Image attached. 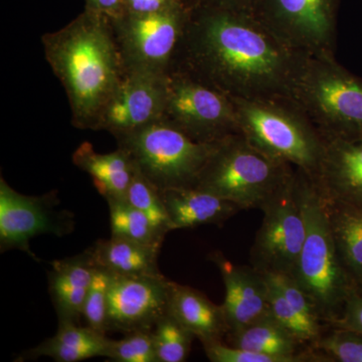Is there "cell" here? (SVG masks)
<instances>
[{"label": "cell", "mask_w": 362, "mask_h": 362, "mask_svg": "<svg viewBox=\"0 0 362 362\" xmlns=\"http://www.w3.org/2000/svg\"><path fill=\"white\" fill-rule=\"evenodd\" d=\"M307 56L281 42L252 13L195 7L173 71L230 98L289 97Z\"/></svg>", "instance_id": "1"}, {"label": "cell", "mask_w": 362, "mask_h": 362, "mask_svg": "<svg viewBox=\"0 0 362 362\" xmlns=\"http://www.w3.org/2000/svg\"><path fill=\"white\" fill-rule=\"evenodd\" d=\"M45 59L68 98L71 124L98 131L125 76L108 16L84 9L61 30L42 35Z\"/></svg>", "instance_id": "2"}, {"label": "cell", "mask_w": 362, "mask_h": 362, "mask_svg": "<svg viewBox=\"0 0 362 362\" xmlns=\"http://www.w3.org/2000/svg\"><path fill=\"white\" fill-rule=\"evenodd\" d=\"M297 169L306 223V237L292 277L310 298L324 325L341 315L358 286L343 265L328 216L326 199L315 180Z\"/></svg>", "instance_id": "3"}, {"label": "cell", "mask_w": 362, "mask_h": 362, "mask_svg": "<svg viewBox=\"0 0 362 362\" xmlns=\"http://www.w3.org/2000/svg\"><path fill=\"white\" fill-rule=\"evenodd\" d=\"M240 132L267 156L314 177L325 138L290 97L232 98Z\"/></svg>", "instance_id": "4"}, {"label": "cell", "mask_w": 362, "mask_h": 362, "mask_svg": "<svg viewBox=\"0 0 362 362\" xmlns=\"http://www.w3.org/2000/svg\"><path fill=\"white\" fill-rule=\"evenodd\" d=\"M289 97L326 140L362 142V78L340 65L335 54H308Z\"/></svg>", "instance_id": "5"}, {"label": "cell", "mask_w": 362, "mask_h": 362, "mask_svg": "<svg viewBox=\"0 0 362 362\" xmlns=\"http://www.w3.org/2000/svg\"><path fill=\"white\" fill-rule=\"evenodd\" d=\"M296 168L257 149L242 133L221 140L194 187L232 202L242 211L263 209Z\"/></svg>", "instance_id": "6"}, {"label": "cell", "mask_w": 362, "mask_h": 362, "mask_svg": "<svg viewBox=\"0 0 362 362\" xmlns=\"http://www.w3.org/2000/svg\"><path fill=\"white\" fill-rule=\"evenodd\" d=\"M136 168L160 192L194 187L218 143L194 141L165 121L116 137Z\"/></svg>", "instance_id": "7"}, {"label": "cell", "mask_w": 362, "mask_h": 362, "mask_svg": "<svg viewBox=\"0 0 362 362\" xmlns=\"http://www.w3.org/2000/svg\"><path fill=\"white\" fill-rule=\"evenodd\" d=\"M194 7H180L166 13H125L111 20L126 71L168 76L192 18Z\"/></svg>", "instance_id": "8"}, {"label": "cell", "mask_w": 362, "mask_h": 362, "mask_svg": "<svg viewBox=\"0 0 362 362\" xmlns=\"http://www.w3.org/2000/svg\"><path fill=\"white\" fill-rule=\"evenodd\" d=\"M161 120L201 143L240 133L232 98L180 70L168 75Z\"/></svg>", "instance_id": "9"}, {"label": "cell", "mask_w": 362, "mask_h": 362, "mask_svg": "<svg viewBox=\"0 0 362 362\" xmlns=\"http://www.w3.org/2000/svg\"><path fill=\"white\" fill-rule=\"evenodd\" d=\"M262 211L264 218L251 249V265L264 273L292 276L306 237L297 169Z\"/></svg>", "instance_id": "10"}, {"label": "cell", "mask_w": 362, "mask_h": 362, "mask_svg": "<svg viewBox=\"0 0 362 362\" xmlns=\"http://www.w3.org/2000/svg\"><path fill=\"white\" fill-rule=\"evenodd\" d=\"M340 0H259L254 16L294 51L335 54Z\"/></svg>", "instance_id": "11"}, {"label": "cell", "mask_w": 362, "mask_h": 362, "mask_svg": "<svg viewBox=\"0 0 362 362\" xmlns=\"http://www.w3.org/2000/svg\"><path fill=\"white\" fill-rule=\"evenodd\" d=\"M58 190L40 197L20 194L4 177L0 180V249L20 250L35 261L40 259L30 250V240L51 233L64 237L75 228L74 214L57 209Z\"/></svg>", "instance_id": "12"}, {"label": "cell", "mask_w": 362, "mask_h": 362, "mask_svg": "<svg viewBox=\"0 0 362 362\" xmlns=\"http://www.w3.org/2000/svg\"><path fill=\"white\" fill-rule=\"evenodd\" d=\"M170 280L165 276L112 275L108 298V332L129 334L152 331L168 312Z\"/></svg>", "instance_id": "13"}, {"label": "cell", "mask_w": 362, "mask_h": 362, "mask_svg": "<svg viewBox=\"0 0 362 362\" xmlns=\"http://www.w3.org/2000/svg\"><path fill=\"white\" fill-rule=\"evenodd\" d=\"M168 78L143 71H126L102 116L98 131H107L116 138L160 121Z\"/></svg>", "instance_id": "14"}, {"label": "cell", "mask_w": 362, "mask_h": 362, "mask_svg": "<svg viewBox=\"0 0 362 362\" xmlns=\"http://www.w3.org/2000/svg\"><path fill=\"white\" fill-rule=\"evenodd\" d=\"M209 259L218 267L225 285V301L221 305L228 334L268 315L269 284L264 272L252 265H235L218 251L211 252Z\"/></svg>", "instance_id": "15"}, {"label": "cell", "mask_w": 362, "mask_h": 362, "mask_svg": "<svg viewBox=\"0 0 362 362\" xmlns=\"http://www.w3.org/2000/svg\"><path fill=\"white\" fill-rule=\"evenodd\" d=\"M313 180L327 201L362 209V142L326 140Z\"/></svg>", "instance_id": "16"}, {"label": "cell", "mask_w": 362, "mask_h": 362, "mask_svg": "<svg viewBox=\"0 0 362 362\" xmlns=\"http://www.w3.org/2000/svg\"><path fill=\"white\" fill-rule=\"evenodd\" d=\"M96 268L89 249L77 256L52 262L49 293L59 322L81 320Z\"/></svg>", "instance_id": "17"}, {"label": "cell", "mask_w": 362, "mask_h": 362, "mask_svg": "<svg viewBox=\"0 0 362 362\" xmlns=\"http://www.w3.org/2000/svg\"><path fill=\"white\" fill-rule=\"evenodd\" d=\"M168 312L202 345L223 341L228 333L223 305L214 304L201 291L170 281Z\"/></svg>", "instance_id": "18"}, {"label": "cell", "mask_w": 362, "mask_h": 362, "mask_svg": "<svg viewBox=\"0 0 362 362\" xmlns=\"http://www.w3.org/2000/svg\"><path fill=\"white\" fill-rule=\"evenodd\" d=\"M161 197L175 230L221 226L242 211L233 202L197 187L163 190Z\"/></svg>", "instance_id": "19"}, {"label": "cell", "mask_w": 362, "mask_h": 362, "mask_svg": "<svg viewBox=\"0 0 362 362\" xmlns=\"http://www.w3.org/2000/svg\"><path fill=\"white\" fill-rule=\"evenodd\" d=\"M74 164L92 178L98 192L108 201H125L136 173L132 158L118 147L110 153H98L89 142H83L71 156Z\"/></svg>", "instance_id": "20"}, {"label": "cell", "mask_w": 362, "mask_h": 362, "mask_svg": "<svg viewBox=\"0 0 362 362\" xmlns=\"http://www.w3.org/2000/svg\"><path fill=\"white\" fill-rule=\"evenodd\" d=\"M226 341L232 346L276 357L280 362H316L309 346L300 342L270 314L230 333Z\"/></svg>", "instance_id": "21"}, {"label": "cell", "mask_w": 362, "mask_h": 362, "mask_svg": "<svg viewBox=\"0 0 362 362\" xmlns=\"http://www.w3.org/2000/svg\"><path fill=\"white\" fill-rule=\"evenodd\" d=\"M111 339L92 328L75 322H59L56 334L25 352L20 361L49 357L58 362H78L94 357L106 358Z\"/></svg>", "instance_id": "22"}, {"label": "cell", "mask_w": 362, "mask_h": 362, "mask_svg": "<svg viewBox=\"0 0 362 362\" xmlns=\"http://www.w3.org/2000/svg\"><path fill=\"white\" fill-rule=\"evenodd\" d=\"M97 268L116 276H161L160 249L111 235L89 247Z\"/></svg>", "instance_id": "23"}, {"label": "cell", "mask_w": 362, "mask_h": 362, "mask_svg": "<svg viewBox=\"0 0 362 362\" xmlns=\"http://www.w3.org/2000/svg\"><path fill=\"white\" fill-rule=\"evenodd\" d=\"M326 206L343 265L362 289V209L327 199Z\"/></svg>", "instance_id": "24"}, {"label": "cell", "mask_w": 362, "mask_h": 362, "mask_svg": "<svg viewBox=\"0 0 362 362\" xmlns=\"http://www.w3.org/2000/svg\"><path fill=\"white\" fill-rule=\"evenodd\" d=\"M111 233L161 249L166 235L152 225L145 214L131 206L127 201H108Z\"/></svg>", "instance_id": "25"}, {"label": "cell", "mask_w": 362, "mask_h": 362, "mask_svg": "<svg viewBox=\"0 0 362 362\" xmlns=\"http://www.w3.org/2000/svg\"><path fill=\"white\" fill-rule=\"evenodd\" d=\"M152 337L158 362L187 361L195 338L169 312L156 324L152 329Z\"/></svg>", "instance_id": "26"}, {"label": "cell", "mask_w": 362, "mask_h": 362, "mask_svg": "<svg viewBox=\"0 0 362 362\" xmlns=\"http://www.w3.org/2000/svg\"><path fill=\"white\" fill-rule=\"evenodd\" d=\"M329 332L309 346L318 362H362V333L347 328L328 327Z\"/></svg>", "instance_id": "27"}, {"label": "cell", "mask_w": 362, "mask_h": 362, "mask_svg": "<svg viewBox=\"0 0 362 362\" xmlns=\"http://www.w3.org/2000/svg\"><path fill=\"white\" fill-rule=\"evenodd\" d=\"M126 201L145 214L152 225L164 235L175 230L162 199L160 190L147 180L137 168L126 195Z\"/></svg>", "instance_id": "28"}, {"label": "cell", "mask_w": 362, "mask_h": 362, "mask_svg": "<svg viewBox=\"0 0 362 362\" xmlns=\"http://www.w3.org/2000/svg\"><path fill=\"white\" fill-rule=\"evenodd\" d=\"M112 275L103 269L96 268L89 291L86 297L82 318L86 325L97 332L108 333V298Z\"/></svg>", "instance_id": "29"}, {"label": "cell", "mask_w": 362, "mask_h": 362, "mask_svg": "<svg viewBox=\"0 0 362 362\" xmlns=\"http://www.w3.org/2000/svg\"><path fill=\"white\" fill-rule=\"evenodd\" d=\"M265 275L269 284V314L300 342L310 346L317 341L315 335L305 325L296 312L293 310L277 283L269 274L265 273Z\"/></svg>", "instance_id": "30"}, {"label": "cell", "mask_w": 362, "mask_h": 362, "mask_svg": "<svg viewBox=\"0 0 362 362\" xmlns=\"http://www.w3.org/2000/svg\"><path fill=\"white\" fill-rule=\"evenodd\" d=\"M106 358L117 362H158L152 331H135L122 339H111Z\"/></svg>", "instance_id": "31"}, {"label": "cell", "mask_w": 362, "mask_h": 362, "mask_svg": "<svg viewBox=\"0 0 362 362\" xmlns=\"http://www.w3.org/2000/svg\"><path fill=\"white\" fill-rule=\"evenodd\" d=\"M202 346L207 358L213 362H280L276 357L239 349L223 341L209 343Z\"/></svg>", "instance_id": "32"}, {"label": "cell", "mask_w": 362, "mask_h": 362, "mask_svg": "<svg viewBox=\"0 0 362 362\" xmlns=\"http://www.w3.org/2000/svg\"><path fill=\"white\" fill-rule=\"evenodd\" d=\"M125 13L154 14L166 13L180 7H194L192 0H124Z\"/></svg>", "instance_id": "33"}, {"label": "cell", "mask_w": 362, "mask_h": 362, "mask_svg": "<svg viewBox=\"0 0 362 362\" xmlns=\"http://www.w3.org/2000/svg\"><path fill=\"white\" fill-rule=\"evenodd\" d=\"M327 327L347 328L362 333V289L356 290L350 295L341 315Z\"/></svg>", "instance_id": "34"}, {"label": "cell", "mask_w": 362, "mask_h": 362, "mask_svg": "<svg viewBox=\"0 0 362 362\" xmlns=\"http://www.w3.org/2000/svg\"><path fill=\"white\" fill-rule=\"evenodd\" d=\"M259 0H192L195 7L254 14Z\"/></svg>", "instance_id": "35"}, {"label": "cell", "mask_w": 362, "mask_h": 362, "mask_svg": "<svg viewBox=\"0 0 362 362\" xmlns=\"http://www.w3.org/2000/svg\"><path fill=\"white\" fill-rule=\"evenodd\" d=\"M85 8L115 20L125 13L124 0H84Z\"/></svg>", "instance_id": "36"}]
</instances>
